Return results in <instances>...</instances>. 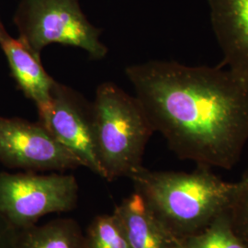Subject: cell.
I'll list each match as a JSON object with an SVG mask.
<instances>
[{
  "instance_id": "cell-5",
  "label": "cell",
  "mask_w": 248,
  "mask_h": 248,
  "mask_svg": "<svg viewBox=\"0 0 248 248\" xmlns=\"http://www.w3.org/2000/svg\"><path fill=\"white\" fill-rule=\"evenodd\" d=\"M78 192L77 178L62 172H0V213L16 229L22 230L45 215L74 210Z\"/></svg>"
},
{
  "instance_id": "cell-1",
  "label": "cell",
  "mask_w": 248,
  "mask_h": 248,
  "mask_svg": "<svg viewBox=\"0 0 248 248\" xmlns=\"http://www.w3.org/2000/svg\"><path fill=\"white\" fill-rule=\"evenodd\" d=\"M125 74L155 132L178 158L232 169L248 142V85L227 66L153 60Z\"/></svg>"
},
{
  "instance_id": "cell-10",
  "label": "cell",
  "mask_w": 248,
  "mask_h": 248,
  "mask_svg": "<svg viewBox=\"0 0 248 248\" xmlns=\"http://www.w3.org/2000/svg\"><path fill=\"white\" fill-rule=\"evenodd\" d=\"M113 213L130 248H180V240L160 222L135 190L116 206Z\"/></svg>"
},
{
  "instance_id": "cell-6",
  "label": "cell",
  "mask_w": 248,
  "mask_h": 248,
  "mask_svg": "<svg viewBox=\"0 0 248 248\" xmlns=\"http://www.w3.org/2000/svg\"><path fill=\"white\" fill-rule=\"evenodd\" d=\"M0 163L25 172H64L82 168L78 159L39 121L0 116Z\"/></svg>"
},
{
  "instance_id": "cell-13",
  "label": "cell",
  "mask_w": 248,
  "mask_h": 248,
  "mask_svg": "<svg viewBox=\"0 0 248 248\" xmlns=\"http://www.w3.org/2000/svg\"><path fill=\"white\" fill-rule=\"evenodd\" d=\"M85 248H130L114 213L97 216L85 233Z\"/></svg>"
},
{
  "instance_id": "cell-12",
  "label": "cell",
  "mask_w": 248,
  "mask_h": 248,
  "mask_svg": "<svg viewBox=\"0 0 248 248\" xmlns=\"http://www.w3.org/2000/svg\"><path fill=\"white\" fill-rule=\"evenodd\" d=\"M180 248H248L231 226L226 211L204 230L180 240Z\"/></svg>"
},
{
  "instance_id": "cell-11",
  "label": "cell",
  "mask_w": 248,
  "mask_h": 248,
  "mask_svg": "<svg viewBox=\"0 0 248 248\" xmlns=\"http://www.w3.org/2000/svg\"><path fill=\"white\" fill-rule=\"evenodd\" d=\"M17 248H85V233L77 221L59 218L18 230Z\"/></svg>"
},
{
  "instance_id": "cell-8",
  "label": "cell",
  "mask_w": 248,
  "mask_h": 248,
  "mask_svg": "<svg viewBox=\"0 0 248 248\" xmlns=\"http://www.w3.org/2000/svg\"><path fill=\"white\" fill-rule=\"evenodd\" d=\"M222 64L248 85V0H206Z\"/></svg>"
},
{
  "instance_id": "cell-15",
  "label": "cell",
  "mask_w": 248,
  "mask_h": 248,
  "mask_svg": "<svg viewBox=\"0 0 248 248\" xmlns=\"http://www.w3.org/2000/svg\"><path fill=\"white\" fill-rule=\"evenodd\" d=\"M18 230L0 213V248H17Z\"/></svg>"
},
{
  "instance_id": "cell-3",
  "label": "cell",
  "mask_w": 248,
  "mask_h": 248,
  "mask_svg": "<svg viewBox=\"0 0 248 248\" xmlns=\"http://www.w3.org/2000/svg\"><path fill=\"white\" fill-rule=\"evenodd\" d=\"M92 131L104 178L129 177L142 167L155 133L142 104L116 84H100L91 103Z\"/></svg>"
},
{
  "instance_id": "cell-9",
  "label": "cell",
  "mask_w": 248,
  "mask_h": 248,
  "mask_svg": "<svg viewBox=\"0 0 248 248\" xmlns=\"http://www.w3.org/2000/svg\"><path fill=\"white\" fill-rule=\"evenodd\" d=\"M0 48L18 89L35 104L37 110L47 106L56 80L45 71L41 55L33 53L19 38L10 35L1 22Z\"/></svg>"
},
{
  "instance_id": "cell-14",
  "label": "cell",
  "mask_w": 248,
  "mask_h": 248,
  "mask_svg": "<svg viewBox=\"0 0 248 248\" xmlns=\"http://www.w3.org/2000/svg\"><path fill=\"white\" fill-rule=\"evenodd\" d=\"M226 213L232 230L248 248V169L234 182Z\"/></svg>"
},
{
  "instance_id": "cell-7",
  "label": "cell",
  "mask_w": 248,
  "mask_h": 248,
  "mask_svg": "<svg viewBox=\"0 0 248 248\" xmlns=\"http://www.w3.org/2000/svg\"><path fill=\"white\" fill-rule=\"evenodd\" d=\"M38 115L39 122L83 168L104 178L93 139L91 104L78 92L55 81L49 104L38 109Z\"/></svg>"
},
{
  "instance_id": "cell-4",
  "label": "cell",
  "mask_w": 248,
  "mask_h": 248,
  "mask_svg": "<svg viewBox=\"0 0 248 248\" xmlns=\"http://www.w3.org/2000/svg\"><path fill=\"white\" fill-rule=\"evenodd\" d=\"M13 22L18 38L36 54L53 44L80 48L95 60L108 54L101 30L89 22L79 0H19Z\"/></svg>"
},
{
  "instance_id": "cell-2",
  "label": "cell",
  "mask_w": 248,
  "mask_h": 248,
  "mask_svg": "<svg viewBox=\"0 0 248 248\" xmlns=\"http://www.w3.org/2000/svg\"><path fill=\"white\" fill-rule=\"evenodd\" d=\"M129 178L152 213L179 240L204 230L224 213L234 186L205 166L191 172L142 166Z\"/></svg>"
}]
</instances>
